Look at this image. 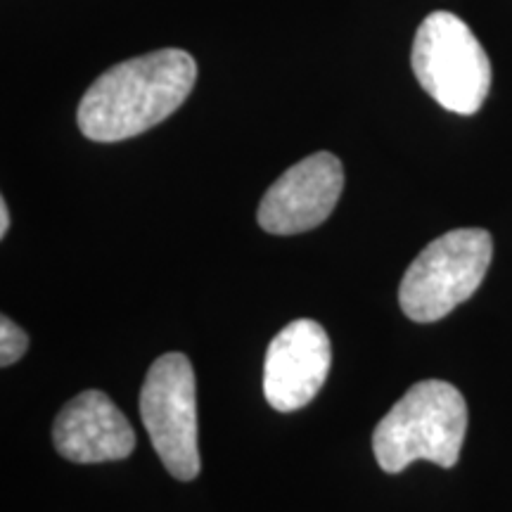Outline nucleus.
<instances>
[{"label":"nucleus","instance_id":"0eeeda50","mask_svg":"<svg viewBox=\"0 0 512 512\" xmlns=\"http://www.w3.org/2000/svg\"><path fill=\"white\" fill-rule=\"evenodd\" d=\"M332 366L328 332L316 320L299 318L268 344L264 396L275 411L292 413L316 399Z\"/></svg>","mask_w":512,"mask_h":512},{"label":"nucleus","instance_id":"f03ea898","mask_svg":"<svg viewBox=\"0 0 512 512\" xmlns=\"http://www.w3.org/2000/svg\"><path fill=\"white\" fill-rule=\"evenodd\" d=\"M465 434V396L444 380H422L375 427V460L389 475H399L415 460L448 470L458 463Z\"/></svg>","mask_w":512,"mask_h":512},{"label":"nucleus","instance_id":"7ed1b4c3","mask_svg":"<svg viewBox=\"0 0 512 512\" xmlns=\"http://www.w3.org/2000/svg\"><path fill=\"white\" fill-rule=\"evenodd\" d=\"M411 67L430 98L448 112L475 114L491 91V62L467 24L439 10L422 19L415 31Z\"/></svg>","mask_w":512,"mask_h":512},{"label":"nucleus","instance_id":"1a4fd4ad","mask_svg":"<svg viewBox=\"0 0 512 512\" xmlns=\"http://www.w3.org/2000/svg\"><path fill=\"white\" fill-rule=\"evenodd\" d=\"M29 349V337L15 320L8 316L0 318V366L8 368L12 363H17L19 358L27 354Z\"/></svg>","mask_w":512,"mask_h":512},{"label":"nucleus","instance_id":"9d476101","mask_svg":"<svg viewBox=\"0 0 512 512\" xmlns=\"http://www.w3.org/2000/svg\"><path fill=\"white\" fill-rule=\"evenodd\" d=\"M8 228H10V209H8V202L0 200V238L8 235Z\"/></svg>","mask_w":512,"mask_h":512},{"label":"nucleus","instance_id":"39448f33","mask_svg":"<svg viewBox=\"0 0 512 512\" xmlns=\"http://www.w3.org/2000/svg\"><path fill=\"white\" fill-rule=\"evenodd\" d=\"M140 415L159 460L181 482L200 475L197 384L185 354H164L152 363L140 389Z\"/></svg>","mask_w":512,"mask_h":512},{"label":"nucleus","instance_id":"20e7f679","mask_svg":"<svg viewBox=\"0 0 512 512\" xmlns=\"http://www.w3.org/2000/svg\"><path fill=\"white\" fill-rule=\"evenodd\" d=\"M494 256L482 228H458L430 242L403 273L401 311L415 323H437L479 290Z\"/></svg>","mask_w":512,"mask_h":512},{"label":"nucleus","instance_id":"423d86ee","mask_svg":"<svg viewBox=\"0 0 512 512\" xmlns=\"http://www.w3.org/2000/svg\"><path fill=\"white\" fill-rule=\"evenodd\" d=\"M344 190V166L332 152L302 159L266 190L256 211L271 235H297L316 228L337 207Z\"/></svg>","mask_w":512,"mask_h":512},{"label":"nucleus","instance_id":"f257e3e1","mask_svg":"<svg viewBox=\"0 0 512 512\" xmlns=\"http://www.w3.org/2000/svg\"><path fill=\"white\" fill-rule=\"evenodd\" d=\"M197 81L195 57L164 48L131 57L100 74L79 105V128L95 143H119L169 119Z\"/></svg>","mask_w":512,"mask_h":512},{"label":"nucleus","instance_id":"6e6552de","mask_svg":"<svg viewBox=\"0 0 512 512\" xmlns=\"http://www.w3.org/2000/svg\"><path fill=\"white\" fill-rule=\"evenodd\" d=\"M53 441L57 453L72 463H110L131 456L136 432L110 396L88 389L57 413Z\"/></svg>","mask_w":512,"mask_h":512}]
</instances>
